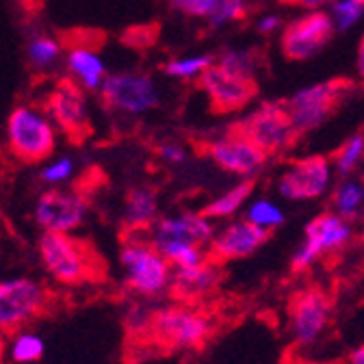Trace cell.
Listing matches in <instances>:
<instances>
[{
  "mask_svg": "<svg viewBox=\"0 0 364 364\" xmlns=\"http://www.w3.org/2000/svg\"><path fill=\"white\" fill-rule=\"evenodd\" d=\"M213 318L191 304H169L156 310L148 343L161 349L189 351L200 349L213 334Z\"/></svg>",
  "mask_w": 364,
  "mask_h": 364,
  "instance_id": "cell-1",
  "label": "cell"
},
{
  "mask_svg": "<svg viewBox=\"0 0 364 364\" xmlns=\"http://www.w3.org/2000/svg\"><path fill=\"white\" fill-rule=\"evenodd\" d=\"M119 262L126 271V284L132 293L144 299H154L169 293L173 267L148 241L146 235H134L122 245Z\"/></svg>",
  "mask_w": 364,
  "mask_h": 364,
  "instance_id": "cell-2",
  "label": "cell"
},
{
  "mask_svg": "<svg viewBox=\"0 0 364 364\" xmlns=\"http://www.w3.org/2000/svg\"><path fill=\"white\" fill-rule=\"evenodd\" d=\"M355 82L347 76H336L330 80L304 87L287 100V109L299 134L321 128L355 91Z\"/></svg>",
  "mask_w": 364,
  "mask_h": 364,
  "instance_id": "cell-3",
  "label": "cell"
},
{
  "mask_svg": "<svg viewBox=\"0 0 364 364\" xmlns=\"http://www.w3.org/2000/svg\"><path fill=\"white\" fill-rule=\"evenodd\" d=\"M7 146L22 163H43L55 154L57 126L39 109L20 105L7 117Z\"/></svg>",
  "mask_w": 364,
  "mask_h": 364,
  "instance_id": "cell-4",
  "label": "cell"
},
{
  "mask_svg": "<svg viewBox=\"0 0 364 364\" xmlns=\"http://www.w3.org/2000/svg\"><path fill=\"white\" fill-rule=\"evenodd\" d=\"M230 128L245 134L269 156L289 152L301 139L299 130L291 119L287 102H262Z\"/></svg>",
  "mask_w": 364,
  "mask_h": 364,
  "instance_id": "cell-5",
  "label": "cell"
},
{
  "mask_svg": "<svg viewBox=\"0 0 364 364\" xmlns=\"http://www.w3.org/2000/svg\"><path fill=\"white\" fill-rule=\"evenodd\" d=\"M37 250L46 271L61 284H85L96 276V258L82 241L72 235L41 232Z\"/></svg>",
  "mask_w": 364,
  "mask_h": 364,
  "instance_id": "cell-6",
  "label": "cell"
},
{
  "mask_svg": "<svg viewBox=\"0 0 364 364\" xmlns=\"http://www.w3.org/2000/svg\"><path fill=\"white\" fill-rule=\"evenodd\" d=\"M353 239V225L349 219L334 210L318 213L306 223L304 239L293 252L291 269L295 273H304L312 269L326 254H334L345 250Z\"/></svg>",
  "mask_w": 364,
  "mask_h": 364,
  "instance_id": "cell-7",
  "label": "cell"
},
{
  "mask_svg": "<svg viewBox=\"0 0 364 364\" xmlns=\"http://www.w3.org/2000/svg\"><path fill=\"white\" fill-rule=\"evenodd\" d=\"M215 232V221L204 213H178L159 217L146 237L167 260H171L178 252L189 247L208 250Z\"/></svg>",
  "mask_w": 364,
  "mask_h": 364,
  "instance_id": "cell-8",
  "label": "cell"
},
{
  "mask_svg": "<svg viewBox=\"0 0 364 364\" xmlns=\"http://www.w3.org/2000/svg\"><path fill=\"white\" fill-rule=\"evenodd\" d=\"M98 94L107 109L130 117L150 113L159 107L161 100L154 78L144 72L109 74Z\"/></svg>",
  "mask_w": 364,
  "mask_h": 364,
  "instance_id": "cell-9",
  "label": "cell"
},
{
  "mask_svg": "<svg viewBox=\"0 0 364 364\" xmlns=\"http://www.w3.org/2000/svg\"><path fill=\"white\" fill-rule=\"evenodd\" d=\"M46 115L53 119L57 130L68 134L74 144L87 139L91 132V111L87 91L70 76L59 78L46 98Z\"/></svg>",
  "mask_w": 364,
  "mask_h": 364,
  "instance_id": "cell-10",
  "label": "cell"
},
{
  "mask_svg": "<svg viewBox=\"0 0 364 364\" xmlns=\"http://www.w3.org/2000/svg\"><path fill=\"white\" fill-rule=\"evenodd\" d=\"M336 33L330 11H306L280 31V50L289 61H308L332 41Z\"/></svg>",
  "mask_w": 364,
  "mask_h": 364,
  "instance_id": "cell-11",
  "label": "cell"
},
{
  "mask_svg": "<svg viewBox=\"0 0 364 364\" xmlns=\"http://www.w3.org/2000/svg\"><path fill=\"white\" fill-rule=\"evenodd\" d=\"M287 318L293 343L297 347H312L330 326L332 301L323 289L306 287L291 297Z\"/></svg>",
  "mask_w": 364,
  "mask_h": 364,
  "instance_id": "cell-12",
  "label": "cell"
},
{
  "mask_svg": "<svg viewBox=\"0 0 364 364\" xmlns=\"http://www.w3.org/2000/svg\"><path fill=\"white\" fill-rule=\"evenodd\" d=\"M334 167L330 156L312 154L293 161L278 178V196L289 202H308L323 198L332 189Z\"/></svg>",
  "mask_w": 364,
  "mask_h": 364,
  "instance_id": "cell-13",
  "label": "cell"
},
{
  "mask_svg": "<svg viewBox=\"0 0 364 364\" xmlns=\"http://www.w3.org/2000/svg\"><path fill=\"white\" fill-rule=\"evenodd\" d=\"M204 152L219 169L239 176L241 180H254V176L260 173L269 161L267 152L235 128H228L221 136L206 141Z\"/></svg>",
  "mask_w": 364,
  "mask_h": 364,
  "instance_id": "cell-14",
  "label": "cell"
},
{
  "mask_svg": "<svg viewBox=\"0 0 364 364\" xmlns=\"http://www.w3.org/2000/svg\"><path fill=\"white\" fill-rule=\"evenodd\" d=\"M198 87L206 94L210 111L217 115L239 113L250 107L258 96V80L230 74L221 65L213 63L198 80Z\"/></svg>",
  "mask_w": 364,
  "mask_h": 364,
  "instance_id": "cell-15",
  "label": "cell"
},
{
  "mask_svg": "<svg viewBox=\"0 0 364 364\" xmlns=\"http://www.w3.org/2000/svg\"><path fill=\"white\" fill-rule=\"evenodd\" d=\"M87 210V200L80 193L53 187L37 198L33 217L43 232L72 235L85 223Z\"/></svg>",
  "mask_w": 364,
  "mask_h": 364,
  "instance_id": "cell-16",
  "label": "cell"
},
{
  "mask_svg": "<svg viewBox=\"0 0 364 364\" xmlns=\"http://www.w3.org/2000/svg\"><path fill=\"white\" fill-rule=\"evenodd\" d=\"M46 291L31 278H14L0 282V332L16 330L28 323L46 306Z\"/></svg>",
  "mask_w": 364,
  "mask_h": 364,
  "instance_id": "cell-17",
  "label": "cell"
},
{
  "mask_svg": "<svg viewBox=\"0 0 364 364\" xmlns=\"http://www.w3.org/2000/svg\"><path fill=\"white\" fill-rule=\"evenodd\" d=\"M269 239H271V232L254 225L245 217L235 219L215 232L208 245V256L221 264L232 262V260H243V258L254 256L260 247H264Z\"/></svg>",
  "mask_w": 364,
  "mask_h": 364,
  "instance_id": "cell-18",
  "label": "cell"
},
{
  "mask_svg": "<svg viewBox=\"0 0 364 364\" xmlns=\"http://www.w3.org/2000/svg\"><path fill=\"white\" fill-rule=\"evenodd\" d=\"M221 280H223L221 262H217V260H213L208 256L198 267L173 269V278H171L169 293L180 304L198 306L202 299H206L208 295H213L219 289Z\"/></svg>",
  "mask_w": 364,
  "mask_h": 364,
  "instance_id": "cell-19",
  "label": "cell"
},
{
  "mask_svg": "<svg viewBox=\"0 0 364 364\" xmlns=\"http://www.w3.org/2000/svg\"><path fill=\"white\" fill-rule=\"evenodd\" d=\"M65 68L70 78H74L87 94H98L107 74V63L98 50L89 43H76L68 48Z\"/></svg>",
  "mask_w": 364,
  "mask_h": 364,
  "instance_id": "cell-20",
  "label": "cell"
},
{
  "mask_svg": "<svg viewBox=\"0 0 364 364\" xmlns=\"http://www.w3.org/2000/svg\"><path fill=\"white\" fill-rule=\"evenodd\" d=\"M159 219V196L148 187H134L128 191L122 223L132 235H146Z\"/></svg>",
  "mask_w": 364,
  "mask_h": 364,
  "instance_id": "cell-21",
  "label": "cell"
},
{
  "mask_svg": "<svg viewBox=\"0 0 364 364\" xmlns=\"http://www.w3.org/2000/svg\"><path fill=\"white\" fill-rule=\"evenodd\" d=\"M254 193V180H239L235 187L225 189L221 196L213 198L206 206H204V215L210 217L213 221H221V219H230L235 217L239 210H243L250 204V198Z\"/></svg>",
  "mask_w": 364,
  "mask_h": 364,
  "instance_id": "cell-22",
  "label": "cell"
},
{
  "mask_svg": "<svg viewBox=\"0 0 364 364\" xmlns=\"http://www.w3.org/2000/svg\"><path fill=\"white\" fill-rule=\"evenodd\" d=\"M332 210L353 221L364 210V180L349 176L341 178V182L332 191Z\"/></svg>",
  "mask_w": 364,
  "mask_h": 364,
  "instance_id": "cell-23",
  "label": "cell"
},
{
  "mask_svg": "<svg viewBox=\"0 0 364 364\" xmlns=\"http://www.w3.org/2000/svg\"><path fill=\"white\" fill-rule=\"evenodd\" d=\"M61 55H63V46L53 35H33L26 41V61L35 70L46 72L55 68Z\"/></svg>",
  "mask_w": 364,
  "mask_h": 364,
  "instance_id": "cell-24",
  "label": "cell"
},
{
  "mask_svg": "<svg viewBox=\"0 0 364 364\" xmlns=\"http://www.w3.org/2000/svg\"><path fill=\"white\" fill-rule=\"evenodd\" d=\"M334 173L338 178H349L358 171L364 161V132H353L332 152L330 156Z\"/></svg>",
  "mask_w": 364,
  "mask_h": 364,
  "instance_id": "cell-25",
  "label": "cell"
},
{
  "mask_svg": "<svg viewBox=\"0 0 364 364\" xmlns=\"http://www.w3.org/2000/svg\"><path fill=\"white\" fill-rule=\"evenodd\" d=\"M156 306L150 304V299H139L126 308L124 314V328L130 336H134L136 341H148L150 332H152V323L156 316Z\"/></svg>",
  "mask_w": 364,
  "mask_h": 364,
  "instance_id": "cell-26",
  "label": "cell"
},
{
  "mask_svg": "<svg viewBox=\"0 0 364 364\" xmlns=\"http://www.w3.org/2000/svg\"><path fill=\"white\" fill-rule=\"evenodd\" d=\"M245 219L252 221L254 225L262 228L267 232L278 230V228H282L287 223V215L280 208V204H276L273 200H267V198H258V200L250 202L245 206Z\"/></svg>",
  "mask_w": 364,
  "mask_h": 364,
  "instance_id": "cell-27",
  "label": "cell"
},
{
  "mask_svg": "<svg viewBox=\"0 0 364 364\" xmlns=\"http://www.w3.org/2000/svg\"><path fill=\"white\" fill-rule=\"evenodd\" d=\"M217 57L213 55H189V57H178L163 63V72L178 80H200V76L215 63Z\"/></svg>",
  "mask_w": 364,
  "mask_h": 364,
  "instance_id": "cell-28",
  "label": "cell"
},
{
  "mask_svg": "<svg viewBox=\"0 0 364 364\" xmlns=\"http://www.w3.org/2000/svg\"><path fill=\"white\" fill-rule=\"evenodd\" d=\"M215 63L221 65L223 70H228L230 74L245 76V78H256V57H254L252 50H243V48L221 50L217 55Z\"/></svg>",
  "mask_w": 364,
  "mask_h": 364,
  "instance_id": "cell-29",
  "label": "cell"
},
{
  "mask_svg": "<svg viewBox=\"0 0 364 364\" xmlns=\"http://www.w3.org/2000/svg\"><path fill=\"white\" fill-rule=\"evenodd\" d=\"M46 351V343L39 334L35 332H20L9 349V355L16 364H28V362H37Z\"/></svg>",
  "mask_w": 364,
  "mask_h": 364,
  "instance_id": "cell-30",
  "label": "cell"
},
{
  "mask_svg": "<svg viewBox=\"0 0 364 364\" xmlns=\"http://www.w3.org/2000/svg\"><path fill=\"white\" fill-rule=\"evenodd\" d=\"M250 0H217L213 16L206 20L210 28H223L247 18Z\"/></svg>",
  "mask_w": 364,
  "mask_h": 364,
  "instance_id": "cell-31",
  "label": "cell"
},
{
  "mask_svg": "<svg viewBox=\"0 0 364 364\" xmlns=\"http://www.w3.org/2000/svg\"><path fill=\"white\" fill-rule=\"evenodd\" d=\"M336 31H349L364 18V0H336L330 7Z\"/></svg>",
  "mask_w": 364,
  "mask_h": 364,
  "instance_id": "cell-32",
  "label": "cell"
},
{
  "mask_svg": "<svg viewBox=\"0 0 364 364\" xmlns=\"http://www.w3.org/2000/svg\"><path fill=\"white\" fill-rule=\"evenodd\" d=\"M74 171H76V163L72 156H57L41 167L39 178H41V182H46V185L59 187V185H65L68 180H72Z\"/></svg>",
  "mask_w": 364,
  "mask_h": 364,
  "instance_id": "cell-33",
  "label": "cell"
},
{
  "mask_svg": "<svg viewBox=\"0 0 364 364\" xmlns=\"http://www.w3.org/2000/svg\"><path fill=\"white\" fill-rule=\"evenodd\" d=\"M215 5L217 0H169L171 11L200 20H208L215 11Z\"/></svg>",
  "mask_w": 364,
  "mask_h": 364,
  "instance_id": "cell-34",
  "label": "cell"
},
{
  "mask_svg": "<svg viewBox=\"0 0 364 364\" xmlns=\"http://www.w3.org/2000/svg\"><path fill=\"white\" fill-rule=\"evenodd\" d=\"M159 37V26H134L124 35V41L132 48H150L152 43H156Z\"/></svg>",
  "mask_w": 364,
  "mask_h": 364,
  "instance_id": "cell-35",
  "label": "cell"
},
{
  "mask_svg": "<svg viewBox=\"0 0 364 364\" xmlns=\"http://www.w3.org/2000/svg\"><path fill=\"white\" fill-rule=\"evenodd\" d=\"M159 159H163L165 163H169V165H182L187 161V152H185V148L182 146H178V144H173V141H165V144H161L159 146Z\"/></svg>",
  "mask_w": 364,
  "mask_h": 364,
  "instance_id": "cell-36",
  "label": "cell"
},
{
  "mask_svg": "<svg viewBox=\"0 0 364 364\" xmlns=\"http://www.w3.org/2000/svg\"><path fill=\"white\" fill-rule=\"evenodd\" d=\"M280 3L304 11H326V7H332L336 0H280Z\"/></svg>",
  "mask_w": 364,
  "mask_h": 364,
  "instance_id": "cell-37",
  "label": "cell"
},
{
  "mask_svg": "<svg viewBox=\"0 0 364 364\" xmlns=\"http://www.w3.org/2000/svg\"><path fill=\"white\" fill-rule=\"evenodd\" d=\"M278 28H282V20L278 16H262L258 20V31L262 35H271V33H276Z\"/></svg>",
  "mask_w": 364,
  "mask_h": 364,
  "instance_id": "cell-38",
  "label": "cell"
},
{
  "mask_svg": "<svg viewBox=\"0 0 364 364\" xmlns=\"http://www.w3.org/2000/svg\"><path fill=\"white\" fill-rule=\"evenodd\" d=\"M355 72H358V78L360 82L364 85V33L358 41V53H355Z\"/></svg>",
  "mask_w": 364,
  "mask_h": 364,
  "instance_id": "cell-39",
  "label": "cell"
},
{
  "mask_svg": "<svg viewBox=\"0 0 364 364\" xmlns=\"http://www.w3.org/2000/svg\"><path fill=\"white\" fill-rule=\"evenodd\" d=\"M347 364H364V345L355 347V349L347 355Z\"/></svg>",
  "mask_w": 364,
  "mask_h": 364,
  "instance_id": "cell-40",
  "label": "cell"
},
{
  "mask_svg": "<svg viewBox=\"0 0 364 364\" xmlns=\"http://www.w3.org/2000/svg\"><path fill=\"white\" fill-rule=\"evenodd\" d=\"M293 364H330V362H314V360H297Z\"/></svg>",
  "mask_w": 364,
  "mask_h": 364,
  "instance_id": "cell-41",
  "label": "cell"
},
{
  "mask_svg": "<svg viewBox=\"0 0 364 364\" xmlns=\"http://www.w3.org/2000/svg\"><path fill=\"white\" fill-rule=\"evenodd\" d=\"M24 3H31V0H24Z\"/></svg>",
  "mask_w": 364,
  "mask_h": 364,
  "instance_id": "cell-42",
  "label": "cell"
}]
</instances>
